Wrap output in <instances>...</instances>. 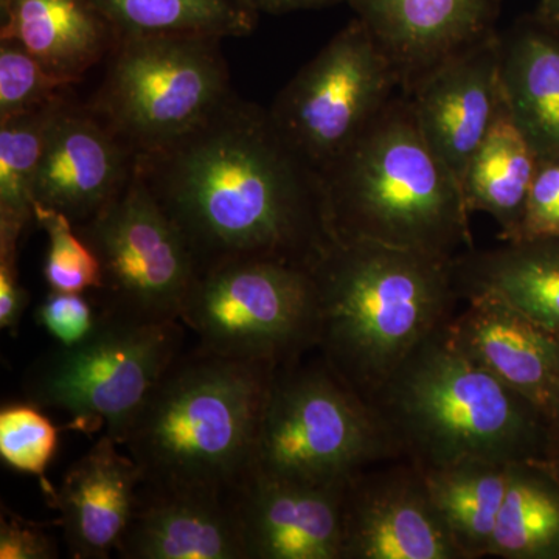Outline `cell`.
<instances>
[{
  "label": "cell",
  "instance_id": "obj_10",
  "mask_svg": "<svg viewBox=\"0 0 559 559\" xmlns=\"http://www.w3.org/2000/svg\"><path fill=\"white\" fill-rule=\"evenodd\" d=\"M75 229L100 263L102 314L135 323L180 320L197 261L135 167L119 197Z\"/></svg>",
  "mask_w": 559,
  "mask_h": 559
},
{
  "label": "cell",
  "instance_id": "obj_18",
  "mask_svg": "<svg viewBox=\"0 0 559 559\" xmlns=\"http://www.w3.org/2000/svg\"><path fill=\"white\" fill-rule=\"evenodd\" d=\"M502 0H345L399 70L419 73L496 31Z\"/></svg>",
  "mask_w": 559,
  "mask_h": 559
},
{
  "label": "cell",
  "instance_id": "obj_3",
  "mask_svg": "<svg viewBox=\"0 0 559 559\" xmlns=\"http://www.w3.org/2000/svg\"><path fill=\"white\" fill-rule=\"evenodd\" d=\"M320 180L333 240L447 259L474 248L462 187L426 142L401 91Z\"/></svg>",
  "mask_w": 559,
  "mask_h": 559
},
{
  "label": "cell",
  "instance_id": "obj_31",
  "mask_svg": "<svg viewBox=\"0 0 559 559\" xmlns=\"http://www.w3.org/2000/svg\"><path fill=\"white\" fill-rule=\"evenodd\" d=\"M36 320L61 347H75L94 333L100 320L83 293L50 290L39 305Z\"/></svg>",
  "mask_w": 559,
  "mask_h": 559
},
{
  "label": "cell",
  "instance_id": "obj_21",
  "mask_svg": "<svg viewBox=\"0 0 559 559\" xmlns=\"http://www.w3.org/2000/svg\"><path fill=\"white\" fill-rule=\"evenodd\" d=\"M460 299L488 297L559 334V238L502 241L454 259Z\"/></svg>",
  "mask_w": 559,
  "mask_h": 559
},
{
  "label": "cell",
  "instance_id": "obj_14",
  "mask_svg": "<svg viewBox=\"0 0 559 559\" xmlns=\"http://www.w3.org/2000/svg\"><path fill=\"white\" fill-rule=\"evenodd\" d=\"M135 156L90 105H76L66 95L47 132L35 204L81 226L119 197L134 171Z\"/></svg>",
  "mask_w": 559,
  "mask_h": 559
},
{
  "label": "cell",
  "instance_id": "obj_17",
  "mask_svg": "<svg viewBox=\"0 0 559 559\" xmlns=\"http://www.w3.org/2000/svg\"><path fill=\"white\" fill-rule=\"evenodd\" d=\"M237 491L142 487L117 551L127 559H248Z\"/></svg>",
  "mask_w": 559,
  "mask_h": 559
},
{
  "label": "cell",
  "instance_id": "obj_23",
  "mask_svg": "<svg viewBox=\"0 0 559 559\" xmlns=\"http://www.w3.org/2000/svg\"><path fill=\"white\" fill-rule=\"evenodd\" d=\"M538 160V154L511 117L503 95L498 117L463 180V198L471 215L484 212L491 216L502 241H514L520 235Z\"/></svg>",
  "mask_w": 559,
  "mask_h": 559
},
{
  "label": "cell",
  "instance_id": "obj_25",
  "mask_svg": "<svg viewBox=\"0 0 559 559\" xmlns=\"http://www.w3.org/2000/svg\"><path fill=\"white\" fill-rule=\"evenodd\" d=\"M117 36L197 33L241 38L255 31L260 14L235 0H92Z\"/></svg>",
  "mask_w": 559,
  "mask_h": 559
},
{
  "label": "cell",
  "instance_id": "obj_34",
  "mask_svg": "<svg viewBox=\"0 0 559 559\" xmlns=\"http://www.w3.org/2000/svg\"><path fill=\"white\" fill-rule=\"evenodd\" d=\"M21 237L0 234V329L14 333L27 310L31 294L22 286L17 270Z\"/></svg>",
  "mask_w": 559,
  "mask_h": 559
},
{
  "label": "cell",
  "instance_id": "obj_29",
  "mask_svg": "<svg viewBox=\"0 0 559 559\" xmlns=\"http://www.w3.org/2000/svg\"><path fill=\"white\" fill-rule=\"evenodd\" d=\"M35 223L49 238L43 272L50 290L84 294L100 289V263L72 221L57 210L35 204Z\"/></svg>",
  "mask_w": 559,
  "mask_h": 559
},
{
  "label": "cell",
  "instance_id": "obj_1",
  "mask_svg": "<svg viewBox=\"0 0 559 559\" xmlns=\"http://www.w3.org/2000/svg\"><path fill=\"white\" fill-rule=\"evenodd\" d=\"M198 274L237 260L310 267L331 238L322 180L270 109L231 95L200 127L135 156Z\"/></svg>",
  "mask_w": 559,
  "mask_h": 559
},
{
  "label": "cell",
  "instance_id": "obj_26",
  "mask_svg": "<svg viewBox=\"0 0 559 559\" xmlns=\"http://www.w3.org/2000/svg\"><path fill=\"white\" fill-rule=\"evenodd\" d=\"M536 462L514 463L489 557L559 558V489Z\"/></svg>",
  "mask_w": 559,
  "mask_h": 559
},
{
  "label": "cell",
  "instance_id": "obj_7",
  "mask_svg": "<svg viewBox=\"0 0 559 559\" xmlns=\"http://www.w3.org/2000/svg\"><path fill=\"white\" fill-rule=\"evenodd\" d=\"M183 323H135L102 314L75 347L36 360L24 381L39 407L69 415V429L106 436L123 447L150 393L182 355Z\"/></svg>",
  "mask_w": 559,
  "mask_h": 559
},
{
  "label": "cell",
  "instance_id": "obj_4",
  "mask_svg": "<svg viewBox=\"0 0 559 559\" xmlns=\"http://www.w3.org/2000/svg\"><path fill=\"white\" fill-rule=\"evenodd\" d=\"M278 367L198 347L180 355L132 423L123 447L153 489L235 492L252 471Z\"/></svg>",
  "mask_w": 559,
  "mask_h": 559
},
{
  "label": "cell",
  "instance_id": "obj_28",
  "mask_svg": "<svg viewBox=\"0 0 559 559\" xmlns=\"http://www.w3.org/2000/svg\"><path fill=\"white\" fill-rule=\"evenodd\" d=\"M38 404H7L0 411V457L20 473L38 477L49 500L55 489L47 480V468L60 443V429L43 414Z\"/></svg>",
  "mask_w": 559,
  "mask_h": 559
},
{
  "label": "cell",
  "instance_id": "obj_24",
  "mask_svg": "<svg viewBox=\"0 0 559 559\" xmlns=\"http://www.w3.org/2000/svg\"><path fill=\"white\" fill-rule=\"evenodd\" d=\"M511 466L489 460H465L443 468H419L463 559L489 557Z\"/></svg>",
  "mask_w": 559,
  "mask_h": 559
},
{
  "label": "cell",
  "instance_id": "obj_2",
  "mask_svg": "<svg viewBox=\"0 0 559 559\" xmlns=\"http://www.w3.org/2000/svg\"><path fill=\"white\" fill-rule=\"evenodd\" d=\"M308 270L320 358L366 403L460 300L454 259L418 250L331 240Z\"/></svg>",
  "mask_w": 559,
  "mask_h": 559
},
{
  "label": "cell",
  "instance_id": "obj_35",
  "mask_svg": "<svg viewBox=\"0 0 559 559\" xmlns=\"http://www.w3.org/2000/svg\"><path fill=\"white\" fill-rule=\"evenodd\" d=\"M235 2L257 14H286L293 11L326 9L345 0H235Z\"/></svg>",
  "mask_w": 559,
  "mask_h": 559
},
{
  "label": "cell",
  "instance_id": "obj_15",
  "mask_svg": "<svg viewBox=\"0 0 559 559\" xmlns=\"http://www.w3.org/2000/svg\"><path fill=\"white\" fill-rule=\"evenodd\" d=\"M348 480L307 484L250 473L237 491L248 559H344Z\"/></svg>",
  "mask_w": 559,
  "mask_h": 559
},
{
  "label": "cell",
  "instance_id": "obj_36",
  "mask_svg": "<svg viewBox=\"0 0 559 559\" xmlns=\"http://www.w3.org/2000/svg\"><path fill=\"white\" fill-rule=\"evenodd\" d=\"M539 21L559 28V0H540Z\"/></svg>",
  "mask_w": 559,
  "mask_h": 559
},
{
  "label": "cell",
  "instance_id": "obj_5",
  "mask_svg": "<svg viewBox=\"0 0 559 559\" xmlns=\"http://www.w3.org/2000/svg\"><path fill=\"white\" fill-rule=\"evenodd\" d=\"M444 329L423 341L367 403L395 459L421 469L539 460L538 407L466 359Z\"/></svg>",
  "mask_w": 559,
  "mask_h": 559
},
{
  "label": "cell",
  "instance_id": "obj_27",
  "mask_svg": "<svg viewBox=\"0 0 559 559\" xmlns=\"http://www.w3.org/2000/svg\"><path fill=\"white\" fill-rule=\"evenodd\" d=\"M0 120V231L22 238L35 221V182L51 117L62 98Z\"/></svg>",
  "mask_w": 559,
  "mask_h": 559
},
{
  "label": "cell",
  "instance_id": "obj_38",
  "mask_svg": "<svg viewBox=\"0 0 559 559\" xmlns=\"http://www.w3.org/2000/svg\"><path fill=\"white\" fill-rule=\"evenodd\" d=\"M557 466H559V465H557Z\"/></svg>",
  "mask_w": 559,
  "mask_h": 559
},
{
  "label": "cell",
  "instance_id": "obj_30",
  "mask_svg": "<svg viewBox=\"0 0 559 559\" xmlns=\"http://www.w3.org/2000/svg\"><path fill=\"white\" fill-rule=\"evenodd\" d=\"M69 87L20 44L0 39V120L43 108Z\"/></svg>",
  "mask_w": 559,
  "mask_h": 559
},
{
  "label": "cell",
  "instance_id": "obj_13",
  "mask_svg": "<svg viewBox=\"0 0 559 559\" xmlns=\"http://www.w3.org/2000/svg\"><path fill=\"white\" fill-rule=\"evenodd\" d=\"M344 559H463L430 498L425 474L403 460L359 471L345 491Z\"/></svg>",
  "mask_w": 559,
  "mask_h": 559
},
{
  "label": "cell",
  "instance_id": "obj_6",
  "mask_svg": "<svg viewBox=\"0 0 559 559\" xmlns=\"http://www.w3.org/2000/svg\"><path fill=\"white\" fill-rule=\"evenodd\" d=\"M221 40L197 33L120 38L87 105L135 154L167 145L234 95Z\"/></svg>",
  "mask_w": 559,
  "mask_h": 559
},
{
  "label": "cell",
  "instance_id": "obj_33",
  "mask_svg": "<svg viewBox=\"0 0 559 559\" xmlns=\"http://www.w3.org/2000/svg\"><path fill=\"white\" fill-rule=\"evenodd\" d=\"M58 546L46 527L2 507L0 559H55Z\"/></svg>",
  "mask_w": 559,
  "mask_h": 559
},
{
  "label": "cell",
  "instance_id": "obj_22",
  "mask_svg": "<svg viewBox=\"0 0 559 559\" xmlns=\"http://www.w3.org/2000/svg\"><path fill=\"white\" fill-rule=\"evenodd\" d=\"M500 81L511 117L539 159L559 156V39L543 22L500 33Z\"/></svg>",
  "mask_w": 559,
  "mask_h": 559
},
{
  "label": "cell",
  "instance_id": "obj_9",
  "mask_svg": "<svg viewBox=\"0 0 559 559\" xmlns=\"http://www.w3.org/2000/svg\"><path fill=\"white\" fill-rule=\"evenodd\" d=\"M180 322L210 353L282 369L318 348V293L308 267L229 261L198 274Z\"/></svg>",
  "mask_w": 559,
  "mask_h": 559
},
{
  "label": "cell",
  "instance_id": "obj_32",
  "mask_svg": "<svg viewBox=\"0 0 559 559\" xmlns=\"http://www.w3.org/2000/svg\"><path fill=\"white\" fill-rule=\"evenodd\" d=\"M559 238V156L538 160L516 240Z\"/></svg>",
  "mask_w": 559,
  "mask_h": 559
},
{
  "label": "cell",
  "instance_id": "obj_20",
  "mask_svg": "<svg viewBox=\"0 0 559 559\" xmlns=\"http://www.w3.org/2000/svg\"><path fill=\"white\" fill-rule=\"evenodd\" d=\"M0 39L20 44L69 86L119 40L92 0H0Z\"/></svg>",
  "mask_w": 559,
  "mask_h": 559
},
{
  "label": "cell",
  "instance_id": "obj_11",
  "mask_svg": "<svg viewBox=\"0 0 559 559\" xmlns=\"http://www.w3.org/2000/svg\"><path fill=\"white\" fill-rule=\"evenodd\" d=\"M400 91L399 70L369 28L353 17L280 91L270 114L283 138L320 175Z\"/></svg>",
  "mask_w": 559,
  "mask_h": 559
},
{
  "label": "cell",
  "instance_id": "obj_16",
  "mask_svg": "<svg viewBox=\"0 0 559 559\" xmlns=\"http://www.w3.org/2000/svg\"><path fill=\"white\" fill-rule=\"evenodd\" d=\"M452 347L547 417L559 393V334L488 297L447 323Z\"/></svg>",
  "mask_w": 559,
  "mask_h": 559
},
{
  "label": "cell",
  "instance_id": "obj_12",
  "mask_svg": "<svg viewBox=\"0 0 559 559\" xmlns=\"http://www.w3.org/2000/svg\"><path fill=\"white\" fill-rule=\"evenodd\" d=\"M401 94L409 100L426 142L463 191L471 160L491 130L503 98L500 33L448 55Z\"/></svg>",
  "mask_w": 559,
  "mask_h": 559
},
{
  "label": "cell",
  "instance_id": "obj_8",
  "mask_svg": "<svg viewBox=\"0 0 559 559\" xmlns=\"http://www.w3.org/2000/svg\"><path fill=\"white\" fill-rule=\"evenodd\" d=\"M395 459L369 404L320 358L275 371L250 473L336 484Z\"/></svg>",
  "mask_w": 559,
  "mask_h": 559
},
{
  "label": "cell",
  "instance_id": "obj_19",
  "mask_svg": "<svg viewBox=\"0 0 559 559\" xmlns=\"http://www.w3.org/2000/svg\"><path fill=\"white\" fill-rule=\"evenodd\" d=\"M119 447L102 436L70 466L50 499L60 511L58 524L73 558H109L138 509L142 471L131 455L120 454Z\"/></svg>",
  "mask_w": 559,
  "mask_h": 559
},
{
  "label": "cell",
  "instance_id": "obj_37",
  "mask_svg": "<svg viewBox=\"0 0 559 559\" xmlns=\"http://www.w3.org/2000/svg\"><path fill=\"white\" fill-rule=\"evenodd\" d=\"M547 417L554 419V421L557 423V426H559V393L557 400H555L554 406H551L549 414H547Z\"/></svg>",
  "mask_w": 559,
  "mask_h": 559
}]
</instances>
